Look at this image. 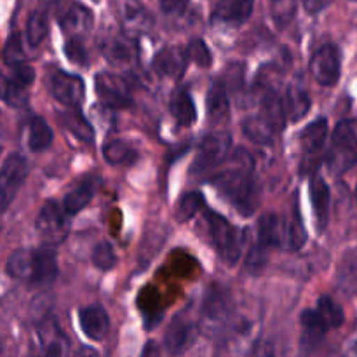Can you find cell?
I'll return each instance as SVG.
<instances>
[{
    "instance_id": "1",
    "label": "cell",
    "mask_w": 357,
    "mask_h": 357,
    "mask_svg": "<svg viewBox=\"0 0 357 357\" xmlns=\"http://www.w3.org/2000/svg\"><path fill=\"white\" fill-rule=\"evenodd\" d=\"M213 185L239 213L248 216L255 211L258 190L253 176V159L246 150L232 153L230 167L213 176Z\"/></svg>"
},
{
    "instance_id": "2",
    "label": "cell",
    "mask_w": 357,
    "mask_h": 357,
    "mask_svg": "<svg viewBox=\"0 0 357 357\" xmlns=\"http://www.w3.org/2000/svg\"><path fill=\"white\" fill-rule=\"evenodd\" d=\"M234 314H236L234 312V300L229 289L222 288V286H211L206 291L204 302H202L199 330L208 337L222 335Z\"/></svg>"
},
{
    "instance_id": "3",
    "label": "cell",
    "mask_w": 357,
    "mask_h": 357,
    "mask_svg": "<svg viewBox=\"0 0 357 357\" xmlns=\"http://www.w3.org/2000/svg\"><path fill=\"white\" fill-rule=\"evenodd\" d=\"M258 323L250 316H236L230 319L222 331L220 342V357H244L251 356L257 349Z\"/></svg>"
},
{
    "instance_id": "4",
    "label": "cell",
    "mask_w": 357,
    "mask_h": 357,
    "mask_svg": "<svg viewBox=\"0 0 357 357\" xmlns=\"http://www.w3.org/2000/svg\"><path fill=\"white\" fill-rule=\"evenodd\" d=\"M204 222L209 234V241L218 251L222 260L230 267L236 265L243 255L244 246V237L241 236L239 229H236L229 220L213 211L206 213Z\"/></svg>"
},
{
    "instance_id": "5",
    "label": "cell",
    "mask_w": 357,
    "mask_h": 357,
    "mask_svg": "<svg viewBox=\"0 0 357 357\" xmlns=\"http://www.w3.org/2000/svg\"><path fill=\"white\" fill-rule=\"evenodd\" d=\"M326 164L333 174L347 173L357 166V135L351 122L342 121L331 136Z\"/></svg>"
},
{
    "instance_id": "6",
    "label": "cell",
    "mask_w": 357,
    "mask_h": 357,
    "mask_svg": "<svg viewBox=\"0 0 357 357\" xmlns=\"http://www.w3.org/2000/svg\"><path fill=\"white\" fill-rule=\"evenodd\" d=\"M35 229H37L42 243L47 246H56V244L63 243L70 232V223L66 220L65 209L56 204L54 201L44 202L37 220H35Z\"/></svg>"
},
{
    "instance_id": "7",
    "label": "cell",
    "mask_w": 357,
    "mask_h": 357,
    "mask_svg": "<svg viewBox=\"0 0 357 357\" xmlns=\"http://www.w3.org/2000/svg\"><path fill=\"white\" fill-rule=\"evenodd\" d=\"M230 149H232V138L227 132H213L206 136L197 149V157L192 164V173L204 174L225 162L229 159Z\"/></svg>"
},
{
    "instance_id": "8",
    "label": "cell",
    "mask_w": 357,
    "mask_h": 357,
    "mask_svg": "<svg viewBox=\"0 0 357 357\" xmlns=\"http://www.w3.org/2000/svg\"><path fill=\"white\" fill-rule=\"evenodd\" d=\"M94 86L100 101L108 108L122 110L132 105L131 87L124 77L112 72H100L94 77Z\"/></svg>"
},
{
    "instance_id": "9",
    "label": "cell",
    "mask_w": 357,
    "mask_h": 357,
    "mask_svg": "<svg viewBox=\"0 0 357 357\" xmlns=\"http://www.w3.org/2000/svg\"><path fill=\"white\" fill-rule=\"evenodd\" d=\"M28 176V162L21 153H9L2 162L0 174V208L6 211Z\"/></svg>"
},
{
    "instance_id": "10",
    "label": "cell",
    "mask_w": 357,
    "mask_h": 357,
    "mask_svg": "<svg viewBox=\"0 0 357 357\" xmlns=\"http://www.w3.org/2000/svg\"><path fill=\"white\" fill-rule=\"evenodd\" d=\"M47 89L56 101L68 108H79L84 101L86 86L79 75L54 70L47 77Z\"/></svg>"
},
{
    "instance_id": "11",
    "label": "cell",
    "mask_w": 357,
    "mask_h": 357,
    "mask_svg": "<svg viewBox=\"0 0 357 357\" xmlns=\"http://www.w3.org/2000/svg\"><path fill=\"white\" fill-rule=\"evenodd\" d=\"M310 75L314 77L319 86L323 87H333L340 80L342 72V59L340 51L337 45H323L314 52L312 59H310Z\"/></svg>"
},
{
    "instance_id": "12",
    "label": "cell",
    "mask_w": 357,
    "mask_h": 357,
    "mask_svg": "<svg viewBox=\"0 0 357 357\" xmlns=\"http://www.w3.org/2000/svg\"><path fill=\"white\" fill-rule=\"evenodd\" d=\"M115 10H117L119 21L124 28V33L129 37H139L152 30V14L138 0H115Z\"/></svg>"
},
{
    "instance_id": "13",
    "label": "cell",
    "mask_w": 357,
    "mask_h": 357,
    "mask_svg": "<svg viewBox=\"0 0 357 357\" xmlns=\"http://www.w3.org/2000/svg\"><path fill=\"white\" fill-rule=\"evenodd\" d=\"M37 342L42 357H68L70 338L54 317H45L37 326Z\"/></svg>"
},
{
    "instance_id": "14",
    "label": "cell",
    "mask_w": 357,
    "mask_h": 357,
    "mask_svg": "<svg viewBox=\"0 0 357 357\" xmlns=\"http://www.w3.org/2000/svg\"><path fill=\"white\" fill-rule=\"evenodd\" d=\"M328 138V121L326 119H316L314 122H310L305 129L300 135V143H302L303 153L307 157V162H303L302 171L303 173H312L316 174V167L314 164H317V155L323 150L324 142Z\"/></svg>"
},
{
    "instance_id": "15",
    "label": "cell",
    "mask_w": 357,
    "mask_h": 357,
    "mask_svg": "<svg viewBox=\"0 0 357 357\" xmlns=\"http://www.w3.org/2000/svg\"><path fill=\"white\" fill-rule=\"evenodd\" d=\"M58 21L61 30L68 35L70 38H80L82 35L89 33L93 28L94 16L86 6L77 2H70L68 6L63 7L58 14Z\"/></svg>"
},
{
    "instance_id": "16",
    "label": "cell",
    "mask_w": 357,
    "mask_h": 357,
    "mask_svg": "<svg viewBox=\"0 0 357 357\" xmlns=\"http://www.w3.org/2000/svg\"><path fill=\"white\" fill-rule=\"evenodd\" d=\"M188 54L187 49L178 47V45H169V47L160 49L153 58V70L160 77L167 79H181L188 66Z\"/></svg>"
},
{
    "instance_id": "17",
    "label": "cell",
    "mask_w": 357,
    "mask_h": 357,
    "mask_svg": "<svg viewBox=\"0 0 357 357\" xmlns=\"http://www.w3.org/2000/svg\"><path fill=\"white\" fill-rule=\"evenodd\" d=\"M33 275H31V286H51L58 278V255L54 246L44 244L38 250H33Z\"/></svg>"
},
{
    "instance_id": "18",
    "label": "cell",
    "mask_w": 357,
    "mask_h": 357,
    "mask_svg": "<svg viewBox=\"0 0 357 357\" xmlns=\"http://www.w3.org/2000/svg\"><path fill=\"white\" fill-rule=\"evenodd\" d=\"M195 337V324L190 317L185 314H178L173 321H171L169 328L164 342H166V349L173 356L181 354L188 349V345L194 342Z\"/></svg>"
},
{
    "instance_id": "19",
    "label": "cell",
    "mask_w": 357,
    "mask_h": 357,
    "mask_svg": "<svg viewBox=\"0 0 357 357\" xmlns=\"http://www.w3.org/2000/svg\"><path fill=\"white\" fill-rule=\"evenodd\" d=\"M101 49H103V54L108 59V63H112L115 66L131 65L136 59V54H138L135 38L126 33L108 37L103 42V45H101Z\"/></svg>"
},
{
    "instance_id": "20",
    "label": "cell",
    "mask_w": 357,
    "mask_h": 357,
    "mask_svg": "<svg viewBox=\"0 0 357 357\" xmlns=\"http://www.w3.org/2000/svg\"><path fill=\"white\" fill-rule=\"evenodd\" d=\"M255 0H222L213 13V21L223 26H241L250 20Z\"/></svg>"
},
{
    "instance_id": "21",
    "label": "cell",
    "mask_w": 357,
    "mask_h": 357,
    "mask_svg": "<svg viewBox=\"0 0 357 357\" xmlns=\"http://www.w3.org/2000/svg\"><path fill=\"white\" fill-rule=\"evenodd\" d=\"M286 218L275 213L264 215L258 222V244L265 250L286 246Z\"/></svg>"
},
{
    "instance_id": "22",
    "label": "cell",
    "mask_w": 357,
    "mask_h": 357,
    "mask_svg": "<svg viewBox=\"0 0 357 357\" xmlns=\"http://www.w3.org/2000/svg\"><path fill=\"white\" fill-rule=\"evenodd\" d=\"M309 192H310V202H312V211L316 216L317 230L326 229L328 222H330V202H331V194L330 187L324 181L323 176L319 174H312L309 183Z\"/></svg>"
},
{
    "instance_id": "23",
    "label": "cell",
    "mask_w": 357,
    "mask_h": 357,
    "mask_svg": "<svg viewBox=\"0 0 357 357\" xmlns=\"http://www.w3.org/2000/svg\"><path fill=\"white\" fill-rule=\"evenodd\" d=\"M79 323L87 338L101 342L110 330V319L101 305H89L79 310Z\"/></svg>"
},
{
    "instance_id": "24",
    "label": "cell",
    "mask_w": 357,
    "mask_h": 357,
    "mask_svg": "<svg viewBox=\"0 0 357 357\" xmlns=\"http://www.w3.org/2000/svg\"><path fill=\"white\" fill-rule=\"evenodd\" d=\"M169 110L174 121L185 128L194 124L195 119H197V110H195L194 100H192L187 87H178L173 91L169 98Z\"/></svg>"
},
{
    "instance_id": "25",
    "label": "cell",
    "mask_w": 357,
    "mask_h": 357,
    "mask_svg": "<svg viewBox=\"0 0 357 357\" xmlns=\"http://www.w3.org/2000/svg\"><path fill=\"white\" fill-rule=\"evenodd\" d=\"M310 101L309 93L303 87L302 82H293L291 86L288 87L286 91V98H284V108H286V115H288L289 121L298 122L305 117L307 114L310 112Z\"/></svg>"
},
{
    "instance_id": "26",
    "label": "cell",
    "mask_w": 357,
    "mask_h": 357,
    "mask_svg": "<svg viewBox=\"0 0 357 357\" xmlns=\"http://www.w3.org/2000/svg\"><path fill=\"white\" fill-rule=\"evenodd\" d=\"M258 115H260L261 119H265L275 131L281 132L282 129H284L286 119H288L284 108V100H281L274 91H267V93L264 94V98H261Z\"/></svg>"
},
{
    "instance_id": "27",
    "label": "cell",
    "mask_w": 357,
    "mask_h": 357,
    "mask_svg": "<svg viewBox=\"0 0 357 357\" xmlns=\"http://www.w3.org/2000/svg\"><path fill=\"white\" fill-rule=\"evenodd\" d=\"M33 250H16L9 255L6 264L7 274L13 279L23 281L26 284L31 282V275H33Z\"/></svg>"
},
{
    "instance_id": "28",
    "label": "cell",
    "mask_w": 357,
    "mask_h": 357,
    "mask_svg": "<svg viewBox=\"0 0 357 357\" xmlns=\"http://www.w3.org/2000/svg\"><path fill=\"white\" fill-rule=\"evenodd\" d=\"M94 194H96V181L94 180H84L77 187H73L68 194L63 199V209L66 215H77L82 211L91 201H93Z\"/></svg>"
},
{
    "instance_id": "29",
    "label": "cell",
    "mask_w": 357,
    "mask_h": 357,
    "mask_svg": "<svg viewBox=\"0 0 357 357\" xmlns=\"http://www.w3.org/2000/svg\"><path fill=\"white\" fill-rule=\"evenodd\" d=\"M54 132L42 117H33L26 126V145L31 152H44L52 145Z\"/></svg>"
},
{
    "instance_id": "30",
    "label": "cell",
    "mask_w": 357,
    "mask_h": 357,
    "mask_svg": "<svg viewBox=\"0 0 357 357\" xmlns=\"http://www.w3.org/2000/svg\"><path fill=\"white\" fill-rule=\"evenodd\" d=\"M59 124H61L70 135L75 136L79 142H84V143L93 142L94 138L93 126L89 124V121H87V119L77 110V108L61 112V114H59Z\"/></svg>"
},
{
    "instance_id": "31",
    "label": "cell",
    "mask_w": 357,
    "mask_h": 357,
    "mask_svg": "<svg viewBox=\"0 0 357 357\" xmlns=\"http://www.w3.org/2000/svg\"><path fill=\"white\" fill-rule=\"evenodd\" d=\"M312 310L316 319L319 321V324L323 326V330L326 331V333L330 330H337V328H340L345 321L344 310H342L340 305H337V303H335L328 295L321 296V298L317 300L316 309Z\"/></svg>"
},
{
    "instance_id": "32",
    "label": "cell",
    "mask_w": 357,
    "mask_h": 357,
    "mask_svg": "<svg viewBox=\"0 0 357 357\" xmlns=\"http://www.w3.org/2000/svg\"><path fill=\"white\" fill-rule=\"evenodd\" d=\"M229 115V93L225 80H215L208 91V117L220 122Z\"/></svg>"
},
{
    "instance_id": "33",
    "label": "cell",
    "mask_w": 357,
    "mask_h": 357,
    "mask_svg": "<svg viewBox=\"0 0 357 357\" xmlns=\"http://www.w3.org/2000/svg\"><path fill=\"white\" fill-rule=\"evenodd\" d=\"M243 131L251 142L258 143V145H271L275 139V135H279V132L258 114L244 121Z\"/></svg>"
},
{
    "instance_id": "34",
    "label": "cell",
    "mask_w": 357,
    "mask_h": 357,
    "mask_svg": "<svg viewBox=\"0 0 357 357\" xmlns=\"http://www.w3.org/2000/svg\"><path fill=\"white\" fill-rule=\"evenodd\" d=\"M286 250L289 251H298L302 250L303 244L307 243V232L303 227L302 216H300L298 209H293V215L286 218Z\"/></svg>"
},
{
    "instance_id": "35",
    "label": "cell",
    "mask_w": 357,
    "mask_h": 357,
    "mask_svg": "<svg viewBox=\"0 0 357 357\" xmlns=\"http://www.w3.org/2000/svg\"><path fill=\"white\" fill-rule=\"evenodd\" d=\"M103 157L108 164H131L136 160V152L122 139H110L103 145Z\"/></svg>"
},
{
    "instance_id": "36",
    "label": "cell",
    "mask_w": 357,
    "mask_h": 357,
    "mask_svg": "<svg viewBox=\"0 0 357 357\" xmlns=\"http://www.w3.org/2000/svg\"><path fill=\"white\" fill-rule=\"evenodd\" d=\"M49 31V20L44 10H33L26 23V40L31 47L42 44Z\"/></svg>"
},
{
    "instance_id": "37",
    "label": "cell",
    "mask_w": 357,
    "mask_h": 357,
    "mask_svg": "<svg viewBox=\"0 0 357 357\" xmlns=\"http://www.w3.org/2000/svg\"><path fill=\"white\" fill-rule=\"evenodd\" d=\"M206 201L204 195L201 192H187L183 197L180 199L178 202V209H176V218L178 222H188L190 218H194L202 208H204Z\"/></svg>"
},
{
    "instance_id": "38",
    "label": "cell",
    "mask_w": 357,
    "mask_h": 357,
    "mask_svg": "<svg viewBox=\"0 0 357 357\" xmlns=\"http://www.w3.org/2000/svg\"><path fill=\"white\" fill-rule=\"evenodd\" d=\"M2 58L3 63L7 66H17L23 65L24 63V49H23V40H21L20 33H13L7 42L3 44V51H2Z\"/></svg>"
},
{
    "instance_id": "39",
    "label": "cell",
    "mask_w": 357,
    "mask_h": 357,
    "mask_svg": "<svg viewBox=\"0 0 357 357\" xmlns=\"http://www.w3.org/2000/svg\"><path fill=\"white\" fill-rule=\"evenodd\" d=\"M91 260H93L94 267L107 272V271H112V268L117 265V255H115L114 246H112L110 243H105L103 241V243H100L93 250Z\"/></svg>"
},
{
    "instance_id": "40",
    "label": "cell",
    "mask_w": 357,
    "mask_h": 357,
    "mask_svg": "<svg viewBox=\"0 0 357 357\" xmlns=\"http://www.w3.org/2000/svg\"><path fill=\"white\" fill-rule=\"evenodd\" d=\"M185 49H187L188 59L194 61L195 65L202 66V68H209V66H211L213 54L211 51H209L208 45L204 44V40H201V38H194V40H190V44H188Z\"/></svg>"
},
{
    "instance_id": "41",
    "label": "cell",
    "mask_w": 357,
    "mask_h": 357,
    "mask_svg": "<svg viewBox=\"0 0 357 357\" xmlns=\"http://www.w3.org/2000/svg\"><path fill=\"white\" fill-rule=\"evenodd\" d=\"M2 98L9 107L14 108H24L28 105V93L24 87L16 86V84L9 82L7 79H3V91Z\"/></svg>"
},
{
    "instance_id": "42",
    "label": "cell",
    "mask_w": 357,
    "mask_h": 357,
    "mask_svg": "<svg viewBox=\"0 0 357 357\" xmlns=\"http://www.w3.org/2000/svg\"><path fill=\"white\" fill-rule=\"evenodd\" d=\"M296 13V0H275L272 6V17L278 26H286Z\"/></svg>"
},
{
    "instance_id": "43",
    "label": "cell",
    "mask_w": 357,
    "mask_h": 357,
    "mask_svg": "<svg viewBox=\"0 0 357 357\" xmlns=\"http://www.w3.org/2000/svg\"><path fill=\"white\" fill-rule=\"evenodd\" d=\"M6 79L9 80V82L16 84V86H21L24 87V89H28L35 80V70L31 68L30 65H26V63H23V65L13 66L9 75H6Z\"/></svg>"
},
{
    "instance_id": "44",
    "label": "cell",
    "mask_w": 357,
    "mask_h": 357,
    "mask_svg": "<svg viewBox=\"0 0 357 357\" xmlns=\"http://www.w3.org/2000/svg\"><path fill=\"white\" fill-rule=\"evenodd\" d=\"M340 284L345 289L357 288V251L349 257V260L342 265L340 271Z\"/></svg>"
},
{
    "instance_id": "45",
    "label": "cell",
    "mask_w": 357,
    "mask_h": 357,
    "mask_svg": "<svg viewBox=\"0 0 357 357\" xmlns=\"http://www.w3.org/2000/svg\"><path fill=\"white\" fill-rule=\"evenodd\" d=\"M65 54L70 61L77 63V65H86L87 63V52L80 38H68V42L65 44Z\"/></svg>"
},
{
    "instance_id": "46",
    "label": "cell",
    "mask_w": 357,
    "mask_h": 357,
    "mask_svg": "<svg viewBox=\"0 0 357 357\" xmlns=\"http://www.w3.org/2000/svg\"><path fill=\"white\" fill-rule=\"evenodd\" d=\"M160 6L166 14H180L187 7V0H160Z\"/></svg>"
},
{
    "instance_id": "47",
    "label": "cell",
    "mask_w": 357,
    "mask_h": 357,
    "mask_svg": "<svg viewBox=\"0 0 357 357\" xmlns=\"http://www.w3.org/2000/svg\"><path fill=\"white\" fill-rule=\"evenodd\" d=\"M139 357H160V349L155 342H146Z\"/></svg>"
},
{
    "instance_id": "48",
    "label": "cell",
    "mask_w": 357,
    "mask_h": 357,
    "mask_svg": "<svg viewBox=\"0 0 357 357\" xmlns=\"http://www.w3.org/2000/svg\"><path fill=\"white\" fill-rule=\"evenodd\" d=\"M330 3V0H305V7L312 13H317V10L324 9V7Z\"/></svg>"
},
{
    "instance_id": "49",
    "label": "cell",
    "mask_w": 357,
    "mask_h": 357,
    "mask_svg": "<svg viewBox=\"0 0 357 357\" xmlns=\"http://www.w3.org/2000/svg\"><path fill=\"white\" fill-rule=\"evenodd\" d=\"M75 357H100L98 356V352L94 351V349H91V347H82L79 351V354H77Z\"/></svg>"
},
{
    "instance_id": "50",
    "label": "cell",
    "mask_w": 357,
    "mask_h": 357,
    "mask_svg": "<svg viewBox=\"0 0 357 357\" xmlns=\"http://www.w3.org/2000/svg\"><path fill=\"white\" fill-rule=\"evenodd\" d=\"M356 201H357V185H356Z\"/></svg>"
}]
</instances>
